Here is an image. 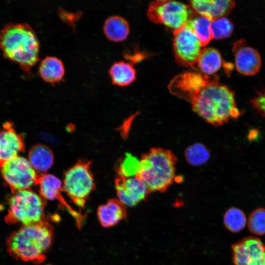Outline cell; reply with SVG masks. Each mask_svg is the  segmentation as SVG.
I'll use <instances>...</instances> for the list:
<instances>
[{"instance_id":"cell-1","label":"cell","mask_w":265,"mask_h":265,"mask_svg":"<svg viewBox=\"0 0 265 265\" xmlns=\"http://www.w3.org/2000/svg\"><path fill=\"white\" fill-rule=\"evenodd\" d=\"M167 88L172 95L189 102L196 113L214 126L236 119L241 114L234 92L214 77L186 72L175 76Z\"/></svg>"},{"instance_id":"cell-2","label":"cell","mask_w":265,"mask_h":265,"mask_svg":"<svg viewBox=\"0 0 265 265\" xmlns=\"http://www.w3.org/2000/svg\"><path fill=\"white\" fill-rule=\"evenodd\" d=\"M0 49L5 57L28 72L39 60V42L26 23H9L0 31Z\"/></svg>"},{"instance_id":"cell-3","label":"cell","mask_w":265,"mask_h":265,"mask_svg":"<svg viewBox=\"0 0 265 265\" xmlns=\"http://www.w3.org/2000/svg\"><path fill=\"white\" fill-rule=\"evenodd\" d=\"M52 230L45 221L23 226L10 236L7 241L10 253L25 261L40 262L52 241Z\"/></svg>"},{"instance_id":"cell-4","label":"cell","mask_w":265,"mask_h":265,"mask_svg":"<svg viewBox=\"0 0 265 265\" xmlns=\"http://www.w3.org/2000/svg\"><path fill=\"white\" fill-rule=\"evenodd\" d=\"M177 159L169 150L155 148L143 155L137 176L150 191H163L175 178Z\"/></svg>"},{"instance_id":"cell-5","label":"cell","mask_w":265,"mask_h":265,"mask_svg":"<svg viewBox=\"0 0 265 265\" xmlns=\"http://www.w3.org/2000/svg\"><path fill=\"white\" fill-rule=\"evenodd\" d=\"M8 202L6 219L9 222L24 226L43 221L44 211L43 198L30 189L13 192Z\"/></svg>"},{"instance_id":"cell-6","label":"cell","mask_w":265,"mask_h":265,"mask_svg":"<svg viewBox=\"0 0 265 265\" xmlns=\"http://www.w3.org/2000/svg\"><path fill=\"white\" fill-rule=\"evenodd\" d=\"M194 14L189 4L167 0L152 2L147 12L148 19L152 22L164 25L174 30L183 26Z\"/></svg>"},{"instance_id":"cell-7","label":"cell","mask_w":265,"mask_h":265,"mask_svg":"<svg viewBox=\"0 0 265 265\" xmlns=\"http://www.w3.org/2000/svg\"><path fill=\"white\" fill-rule=\"evenodd\" d=\"M63 190L76 205L82 207L94 188V181L88 163L80 162L65 173Z\"/></svg>"},{"instance_id":"cell-8","label":"cell","mask_w":265,"mask_h":265,"mask_svg":"<svg viewBox=\"0 0 265 265\" xmlns=\"http://www.w3.org/2000/svg\"><path fill=\"white\" fill-rule=\"evenodd\" d=\"M0 172L13 192L30 189L37 184L39 178L28 159L19 156L5 162Z\"/></svg>"},{"instance_id":"cell-9","label":"cell","mask_w":265,"mask_h":265,"mask_svg":"<svg viewBox=\"0 0 265 265\" xmlns=\"http://www.w3.org/2000/svg\"><path fill=\"white\" fill-rule=\"evenodd\" d=\"M173 52L179 64L194 69L202 47L194 32L185 25L173 31Z\"/></svg>"},{"instance_id":"cell-10","label":"cell","mask_w":265,"mask_h":265,"mask_svg":"<svg viewBox=\"0 0 265 265\" xmlns=\"http://www.w3.org/2000/svg\"><path fill=\"white\" fill-rule=\"evenodd\" d=\"M235 265H265V245L260 238L246 237L232 246Z\"/></svg>"},{"instance_id":"cell-11","label":"cell","mask_w":265,"mask_h":265,"mask_svg":"<svg viewBox=\"0 0 265 265\" xmlns=\"http://www.w3.org/2000/svg\"><path fill=\"white\" fill-rule=\"evenodd\" d=\"M232 51L237 71L241 75L253 76L260 70L261 58L259 53L247 45L244 39H239L233 44Z\"/></svg>"},{"instance_id":"cell-12","label":"cell","mask_w":265,"mask_h":265,"mask_svg":"<svg viewBox=\"0 0 265 265\" xmlns=\"http://www.w3.org/2000/svg\"><path fill=\"white\" fill-rule=\"evenodd\" d=\"M118 201L124 206H133L144 200L150 191L145 183L138 177L118 178L116 181Z\"/></svg>"},{"instance_id":"cell-13","label":"cell","mask_w":265,"mask_h":265,"mask_svg":"<svg viewBox=\"0 0 265 265\" xmlns=\"http://www.w3.org/2000/svg\"><path fill=\"white\" fill-rule=\"evenodd\" d=\"M25 148L24 137L10 123H6L0 131V168L7 161L18 156Z\"/></svg>"},{"instance_id":"cell-14","label":"cell","mask_w":265,"mask_h":265,"mask_svg":"<svg viewBox=\"0 0 265 265\" xmlns=\"http://www.w3.org/2000/svg\"><path fill=\"white\" fill-rule=\"evenodd\" d=\"M189 2L196 14L212 20L227 15L236 5L235 1L231 0H193Z\"/></svg>"},{"instance_id":"cell-15","label":"cell","mask_w":265,"mask_h":265,"mask_svg":"<svg viewBox=\"0 0 265 265\" xmlns=\"http://www.w3.org/2000/svg\"><path fill=\"white\" fill-rule=\"evenodd\" d=\"M28 160L39 176L47 173L52 167L54 157L51 149L47 146L38 144L29 150Z\"/></svg>"},{"instance_id":"cell-16","label":"cell","mask_w":265,"mask_h":265,"mask_svg":"<svg viewBox=\"0 0 265 265\" xmlns=\"http://www.w3.org/2000/svg\"><path fill=\"white\" fill-rule=\"evenodd\" d=\"M118 200H111L101 205L98 209L97 215L101 224L110 227L119 223L126 215V211Z\"/></svg>"},{"instance_id":"cell-17","label":"cell","mask_w":265,"mask_h":265,"mask_svg":"<svg viewBox=\"0 0 265 265\" xmlns=\"http://www.w3.org/2000/svg\"><path fill=\"white\" fill-rule=\"evenodd\" d=\"M39 73L43 80L52 84L60 81L65 74L62 61L55 56H46L39 66Z\"/></svg>"},{"instance_id":"cell-18","label":"cell","mask_w":265,"mask_h":265,"mask_svg":"<svg viewBox=\"0 0 265 265\" xmlns=\"http://www.w3.org/2000/svg\"><path fill=\"white\" fill-rule=\"evenodd\" d=\"M223 64V60L219 51L211 47L201 50L197 63L200 73L210 76L218 71Z\"/></svg>"},{"instance_id":"cell-19","label":"cell","mask_w":265,"mask_h":265,"mask_svg":"<svg viewBox=\"0 0 265 265\" xmlns=\"http://www.w3.org/2000/svg\"><path fill=\"white\" fill-rule=\"evenodd\" d=\"M103 29L106 37L114 42L124 40L130 32V26L127 21L117 15L110 16L106 19Z\"/></svg>"},{"instance_id":"cell-20","label":"cell","mask_w":265,"mask_h":265,"mask_svg":"<svg viewBox=\"0 0 265 265\" xmlns=\"http://www.w3.org/2000/svg\"><path fill=\"white\" fill-rule=\"evenodd\" d=\"M36 185L39 186L40 194L43 198L63 200L61 197L63 182L55 176L48 173L40 175Z\"/></svg>"},{"instance_id":"cell-21","label":"cell","mask_w":265,"mask_h":265,"mask_svg":"<svg viewBox=\"0 0 265 265\" xmlns=\"http://www.w3.org/2000/svg\"><path fill=\"white\" fill-rule=\"evenodd\" d=\"M109 73L112 83L120 86L129 85L136 79V71L132 65L123 61L113 63Z\"/></svg>"},{"instance_id":"cell-22","label":"cell","mask_w":265,"mask_h":265,"mask_svg":"<svg viewBox=\"0 0 265 265\" xmlns=\"http://www.w3.org/2000/svg\"><path fill=\"white\" fill-rule=\"evenodd\" d=\"M212 21L209 17L196 14L185 24L194 32L202 47L208 45L213 39L211 32Z\"/></svg>"},{"instance_id":"cell-23","label":"cell","mask_w":265,"mask_h":265,"mask_svg":"<svg viewBox=\"0 0 265 265\" xmlns=\"http://www.w3.org/2000/svg\"><path fill=\"white\" fill-rule=\"evenodd\" d=\"M224 223L229 231L238 232L243 229L246 224V216L240 209L232 208L225 212Z\"/></svg>"},{"instance_id":"cell-24","label":"cell","mask_w":265,"mask_h":265,"mask_svg":"<svg viewBox=\"0 0 265 265\" xmlns=\"http://www.w3.org/2000/svg\"><path fill=\"white\" fill-rule=\"evenodd\" d=\"M140 169V160L126 153L120 161L118 171L120 178H128L137 176Z\"/></svg>"},{"instance_id":"cell-25","label":"cell","mask_w":265,"mask_h":265,"mask_svg":"<svg viewBox=\"0 0 265 265\" xmlns=\"http://www.w3.org/2000/svg\"><path fill=\"white\" fill-rule=\"evenodd\" d=\"M187 161L192 165H200L207 161L210 157L208 149L202 144L196 143L191 145L185 151Z\"/></svg>"},{"instance_id":"cell-26","label":"cell","mask_w":265,"mask_h":265,"mask_svg":"<svg viewBox=\"0 0 265 265\" xmlns=\"http://www.w3.org/2000/svg\"><path fill=\"white\" fill-rule=\"evenodd\" d=\"M234 26L228 18L223 17L212 20L211 32L213 38L220 40L227 38L233 32Z\"/></svg>"},{"instance_id":"cell-27","label":"cell","mask_w":265,"mask_h":265,"mask_svg":"<svg viewBox=\"0 0 265 265\" xmlns=\"http://www.w3.org/2000/svg\"><path fill=\"white\" fill-rule=\"evenodd\" d=\"M250 231L256 235L265 234V209L259 208L250 214L248 219Z\"/></svg>"},{"instance_id":"cell-28","label":"cell","mask_w":265,"mask_h":265,"mask_svg":"<svg viewBox=\"0 0 265 265\" xmlns=\"http://www.w3.org/2000/svg\"><path fill=\"white\" fill-rule=\"evenodd\" d=\"M251 103L257 112L265 117V90L258 92L251 100Z\"/></svg>"}]
</instances>
